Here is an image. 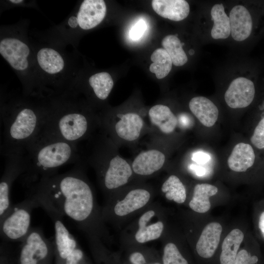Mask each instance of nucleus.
<instances>
[{
    "label": "nucleus",
    "instance_id": "nucleus-35",
    "mask_svg": "<svg viewBox=\"0 0 264 264\" xmlns=\"http://www.w3.org/2000/svg\"><path fill=\"white\" fill-rule=\"evenodd\" d=\"M210 156L202 152L195 153L192 156V159L198 164H203L208 162L210 159Z\"/></svg>",
    "mask_w": 264,
    "mask_h": 264
},
{
    "label": "nucleus",
    "instance_id": "nucleus-4",
    "mask_svg": "<svg viewBox=\"0 0 264 264\" xmlns=\"http://www.w3.org/2000/svg\"><path fill=\"white\" fill-rule=\"evenodd\" d=\"M75 96L63 94L45 103V112L39 133L77 144L88 135L93 119Z\"/></svg>",
    "mask_w": 264,
    "mask_h": 264
},
{
    "label": "nucleus",
    "instance_id": "nucleus-22",
    "mask_svg": "<svg viewBox=\"0 0 264 264\" xmlns=\"http://www.w3.org/2000/svg\"><path fill=\"white\" fill-rule=\"evenodd\" d=\"M149 116L151 123L165 134L173 132L177 123V118L170 109L164 105L158 104L151 108Z\"/></svg>",
    "mask_w": 264,
    "mask_h": 264
},
{
    "label": "nucleus",
    "instance_id": "nucleus-40",
    "mask_svg": "<svg viewBox=\"0 0 264 264\" xmlns=\"http://www.w3.org/2000/svg\"><path fill=\"white\" fill-rule=\"evenodd\" d=\"M149 264H161L158 262H154V263H151Z\"/></svg>",
    "mask_w": 264,
    "mask_h": 264
},
{
    "label": "nucleus",
    "instance_id": "nucleus-17",
    "mask_svg": "<svg viewBox=\"0 0 264 264\" xmlns=\"http://www.w3.org/2000/svg\"><path fill=\"white\" fill-rule=\"evenodd\" d=\"M222 227L216 222L208 224L202 230L196 244L198 254L201 257L210 258L214 254L219 245Z\"/></svg>",
    "mask_w": 264,
    "mask_h": 264
},
{
    "label": "nucleus",
    "instance_id": "nucleus-26",
    "mask_svg": "<svg viewBox=\"0 0 264 264\" xmlns=\"http://www.w3.org/2000/svg\"><path fill=\"white\" fill-rule=\"evenodd\" d=\"M88 84L95 96L99 100H105L110 93L113 81L111 75L107 72L96 73L88 79Z\"/></svg>",
    "mask_w": 264,
    "mask_h": 264
},
{
    "label": "nucleus",
    "instance_id": "nucleus-1",
    "mask_svg": "<svg viewBox=\"0 0 264 264\" xmlns=\"http://www.w3.org/2000/svg\"><path fill=\"white\" fill-rule=\"evenodd\" d=\"M81 161L69 171L43 178L31 186L28 196L34 198L47 213L67 217L85 232L102 241L108 233L92 189Z\"/></svg>",
    "mask_w": 264,
    "mask_h": 264
},
{
    "label": "nucleus",
    "instance_id": "nucleus-2",
    "mask_svg": "<svg viewBox=\"0 0 264 264\" xmlns=\"http://www.w3.org/2000/svg\"><path fill=\"white\" fill-rule=\"evenodd\" d=\"M24 171L19 177L30 188L43 178L57 175L62 166L80 161L77 144L39 133L23 151Z\"/></svg>",
    "mask_w": 264,
    "mask_h": 264
},
{
    "label": "nucleus",
    "instance_id": "nucleus-8",
    "mask_svg": "<svg viewBox=\"0 0 264 264\" xmlns=\"http://www.w3.org/2000/svg\"><path fill=\"white\" fill-rule=\"evenodd\" d=\"M97 169L100 182L106 192L111 193L127 184L132 175V169L124 159L118 155L101 162L99 160Z\"/></svg>",
    "mask_w": 264,
    "mask_h": 264
},
{
    "label": "nucleus",
    "instance_id": "nucleus-5",
    "mask_svg": "<svg viewBox=\"0 0 264 264\" xmlns=\"http://www.w3.org/2000/svg\"><path fill=\"white\" fill-rule=\"evenodd\" d=\"M39 205L31 196L23 201L13 204L0 220V237L2 241L21 242L29 233L31 227L32 210Z\"/></svg>",
    "mask_w": 264,
    "mask_h": 264
},
{
    "label": "nucleus",
    "instance_id": "nucleus-9",
    "mask_svg": "<svg viewBox=\"0 0 264 264\" xmlns=\"http://www.w3.org/2000/svg\"><path fill=\"white\" fill-rule=\"evenodd\" d=\"M5 167L0 181V220L13 204L11 201V189L14 182L23 173L24 163L23 151L3 155Z\"/></svg>",
    "mask_w": 264,
    "mask_h": 264
},
{
    "label": "nucleus",
    "instance_id": "nucleus-32",
    "mask_svg": "<svg viewBox=\"0 0 264 264\" xmlns=\"http://www.w3.org/2000/svg\"><path fill=\"white\" fill-rule=\"evenodd\" d=\"M147 28V25L145 21L140 19L131 28L129 32V37L132 41H138L144 34Z\"/></svg>",
    "mask_w": 264,
    "mask_h": 264
},
{
    "label": "nucleus",
    "instance_id": "nucleus-36",
    "mask_svg": "<svg viewBox=\"0 0 264 264\" xmlns=\"http://www.w3.org/2000/svg\"><path fill=\"white\" fill-rule=\"evenodd\" d=\"M132 264H145L146 261L143 254L139 252L132 253L129 257Z\"/></svg>",
    "mask_w": 264,
    "mask_h": 264
},
{
    "label": "nucleus",
    "instance_id": "nucleus-24",
    "mask_svg": "<svg viewBox=\"0 0 264 264\" xmlns=\"http://www.w3.org/2000/svg\"><path fill=\"white\" fill-rule=\"evenodd\" d=\"M243 238V233L241 230L234 229L230 231L222 244L220 258V264H234Z\"/></svg>",
    "mask_w": 264,
    "mask_h": 264
},
{
    "label": "nucleus",
    "instance_id": "nucleus-3",
    "mask_svg": "<svg viewBox=\"0 0 264 264\" xmlns=\"http://www.w3.org/2000/svg\"><path fill=\"white\" fill-rule=\"evenodd\" d=\"M45 112V103H36L27 99L12 98L7 103H2V154L23 151L40 132Z\"/></svg>",
    "mask_w": 264,
    "mask_h": 264
},
{
    "label": "nucleus",
    "instance_id": "nucleus-20",
    "mask_svg": "<svg viewBox=\"0 0 264 264\" xmlns=\"http://www.w3.org/2000/svg\"><path fill=\"white\" fill-rule=\"evenodd\" d=\"M189 107L191 112L205 127H212L218 120V108L210 100L205 97L193 98L189 102Z\"/></svg>",
    "mask_w": 264,
    "mask_h": 264
},
{
    "label": "nucleus",
    "instance_id": "nucleus-28",
    "mask_svg": "<svg viewBox=\"0 0 264 264\" xmlns=\"http://www.w3.org/2000/svg\"><path fill=\"white\" fill-rule=\"evenodd\" d=\"M162 45L170 56L173 65L179 66L187 63V56L177 37L174 35L166 36L162 40Z\"/></svg>",
    "mask_w": 264,
    "mask_h": 264
},
{
    "label": "nucleus",
    "instance_id": "nucleus-39",
    "mask_svg": "<svg viewBox=\"0 0 264 264\" xmlns=\"http://www.w3.org/2000/svg\"><path fill=\"white\" fill-rule=\"evenodd\" d=\"M9 1L12 3L18 4L22 3L24 1L22 0H9Z\"/></svg>",
    "mask_w": 264,
    "mask_h": 264
},
{
    "label": "nucleus",
    "instance_id": "nucleus-27",
    "mask_svg": "<svg viewBox=\"0 0 264 264\" xmlns=\"http://www.w3.org/2000/svg\"><path fill=\"white\" fill-rule=\"evenodd\" d=\"M153 63L150 66V71L155 74L158 79L167 76L172 67V61L170 56L164 48L155 49L151 56Z\"/></svg>",
    "mask_w": 264,
    "mask_h": 264
},
{
    "label": "nucleus",
    "instance_id": "nucleus-6",
    "mask_svg": "<svg viewBox=\"0 0 264 264\" xmlns=\"http://www.w3.org/2000/svg\"><path fill=\"white\" fill-rule=\"evenodd\" d=\"M151 194L143 188H135L129 191L119 199L115 197L108 198L102 209V217L105 222H114L142 209L148 204Z\"/></svg>",
    "mask_w": 264,
    "mask_h": 264
},
{
    "label": "nucleus",
    "instance_id": "nucleus-15",
    "mask_svg": "<svg viewBox=\"0 0 264 264\" xmlns=\"http://www.w3.org/2000/svg\"><path fill=\"white\" fill-rule=\"evenodd\" d=\"M165 156L160 151L152 149L143 151L133 160V172L140 176H149L159 170L163 166Z\"/></svg>",
    "mask_w": 264,
    "mask_h": 264
},
{
    "label": "nucleus",
    "instance_id": "nucleus-18",
    "mask_svg": "<svg viewBox=\"0 0 264 264\" xmlns=\"http://www.w3.org/2000/svg\"><path fill=\"white\" fill-rule=\"evenodd\" d=\"M152 6L161 17L173 21H180L188 16L190 6L184 0H153Z\"/></svg>",
    "mask_w": 264,
    "mask_h": 264
},
{
    "label": "nucleus",
    "instance_id": "nucleus-7",
    "mask_svg": "<svg viewBox=\"0 0 264 264\" xmlns=\"http://www.w3.org/2000/svg\"><path fill=\"white\" fill-rule=\"evenodd\" d=\"M19 255L20 264H40L48 258L54 240L48 239L39 227H31L21 242Z\"/></svg>",
    "mask_w": 264,
    "mask_h": 264
},
{
    "label": "nucleus",
    "instance_id": "nucleus-13",
    "mask_svg": "<svg viewBox=\"0 0 264 264\" xmlns=\"http://www.w3.org/2000/svg\"><path fill=\"white\" fill-rule=\"evenodd\" d=\"M255 93L253 82L245 77L233 80L224 94L227 105L233 109L243 108L253 101Z\"/></svg>",
    "mask_w": 264,
    "mask_h": 264
},
{
    "label": "nucleus",
    "instance_id": "nucleus-37",
    "mask_svg": "<svg viewBox=\"0 0 264 264\" xmlns=\"http://www.w3.org/2000/svg\"><path fill=\"white\" fill-rule=\"evenodd\" d=\"M190 168L198 176H202L206 173L205 168L201 166L192 164Z\"/></svg>",
    "mask_w": 264,
    "mask_h": 264
},
{
    "label": "nucleus",
    "instance_id": "nucleus-19",
    "mask_svg": "<svg viewBox=\"0 0 264 264\" xmlns=\"http://www.w3.org/2000/svg\"><path fill=\"white\" fill-rule=\"evenodd\" d=\"M120 119L114 125L117 136L128 141L136 140L139 137L144 125L142 118L134 112L120 114Z\"/></svg>",
    "mask_w": 264,
    "mask_h": 264
},
{
    "label": "nucleus",
    "instance_id": "nucleus-31",
    "mask_svg": "<svg viewBox=\"0 0 264 264\" xmlns=\"http://www.w3.org/2000/svg\"><path fill=\"white\" fill-rule=\"evenodd\" d=\"M250 140L257 148L264 149V116L255 128Z\"/></svg>",
    "mask_w": 264,
    "mask_h": 264
},
{
    "label": "nucleus",
    "instance_id": "nucleus-29",
    "mask_svg": "<svg viewBox=\"0 0 264 264\" xmlns=\"http://www.w3.org/2000/svg\"><path fill=\"white\" fill-rule=\"evenodd\" d=\"M162 192L167 199L177 203H183L186 199L185 188L179 178L175 175H171L164 181L161 187Z\"/></svg>",
    "mask_w": 264,
    "mask_h": 264
},
{
    "label": "nucleus",
    "instance_id": "nucleus-16",
    "mask_svg": "<svg viewBox=\"0 0 264 264\" xmlns=\"http://www.w3.org/2000/svg\"><path fill=\"white\" fill-rule=\"evenodd\" d=\"M36 58L39 67L48 75L56 76L65 70V58L53 48L45 46L40 48L36 53Z\"/></svg>",
    "mask_w": 264,
    "mask_h": 264
},
{
    "label": "nucleus",
    "instance_id": "nucleus-10",
    "mask_svg": "<svg viewBox=\"0 0 264 264\" xmlns=\"http://www.w3.org/2000/svg\"><path fill=\"white\" fill-rule=\"evenodd\" d=\"M0 54L16 71L25 75L30 69V49L22 38L6 36L0 41Z\"/></svg>",
    "mask_w": 264,
    "mask_h": 264
},
{
    "label": "nucleus",
    "instance_id": "nucleus-25",
    "mask_svg": "<svg viewBox=\"0 0 264 264\" xmlns=\"http://www.w3.org/2000/svg\"><path fill=\"white\" fill-rule=\"evenodd\" d=\"M211 15L214 21L211 31L212 37L214 39L228 38L231 33L230 22L222 4H215L211 9Z\"/></svg>",
    "mask_w": 264,
    "mask_h": 264
},
{
    "label": "nucleus",
    "instance_id": "nucleus-21",
    "mask_svg": "<svg viewBox=\"0 0 264 264\" xmlns=\"http://www.w3.org/2000/svg\"><path fill=\"white\" fill-rule=\"evenodd\" d=\"M255 159V155L252 146L247 143H239L233 148L227 163L232 170L242 172L253 165Z\"/></svg>",
    "mask_w": 264,
    "mask_h": 264
},
{
    "label": "nucleus",
    "instance_id": "nucleus-30",
    "mask_svg": "<svg viewBox=\"0 0 264 264\" xmlns=\"http://www.w3.org/2000/svg\"><path fill=\"white\" fill-rule=\"evenodd\" d=\"M162 261L163 264H188L177 246L172 242H167L164 246Z\"/></svg>",
    "mask_w": 264,
    "mask_h": 264
},
{
    "label": "nucleus",
    "instance_id": "nucleus-23",
    "mask_svg": "<svg viewBox=\"0 0 264 264\" xmlns=\"http://www.w3.org/2000/svg\"><path fill=\"white\" fill-rule=\"evenodd\" d=\"M218 191L217 187L211 184H197L194 187L193 197L189 203L190 208L199 213L207 212L211 207L209 198L216 195Z\"/></svg>",
    "mask_w": 264,
    "mask_h": 264
},
{
    "label": "nucleus",
    "instance_id": "nucleus-33",
    "mask_svg": "<svg viewBox=\"0 0 264 264\" xmlns=\"http://www.w3.org/2000/svg\"><path fill=\"white\" fill-rule=\"evenodd\" d=\"M258 261L256 256H251L246 250L242 249L238 253L234 264H255Z\"/></svg>",
    "mask_w": 264,
    "mask_h": 264
},
{
    "label": "nucleus",
    "instance_id": "nucleus-38",
    "mask_svg": "<svg viewBox=\"0 0 264 264\" xmlns=\"http://www.w3.org/2000/svg\"><path fill=\"white\" fill-rule=\"evenodd\" d=\"M259 227L264 237V211L261 214L260 217Z\"/></svg>",
    "mask_w": 264,
    "mask_h": 264
},
{
    "label": "nucleus",
    "instance_id": "nucleus-11",
    "mask_svg": "<svg viewBox=\"0 0 264 264\" xmlns=\"http://www.w3.org/2000/svg\"><path fill=\"white\" fill-rule=\"evenodd\" d=\"M107 6L103 0H85L77 11L67 20L69 29L88 30L98 25L104 19Z\"/></svg>",
    "mask_w": 264,
    "mask_h": 264
},
{
    "label": "nucleus",
    "instance_id": "nucleus-14",
    "mask_svg": "<svg viewBox=\"0 0 264 264\" xmlns=\"http://www.w3.org/2000/svg\"><path fill=\"white\" fill-rule=\"evenodd\" d=\"M231 34L234 40L242 41L248 38L252 31L253 20L249 11L243 5L235 6L229 14Z\"/></svg>",
    "mask_w": 264,
    "mask_h": 264
},
{
    "label": "nucleus",
    "instance_id": "nucleus-12",
    "mask_svg": "<svg viewBox=\"0 0 264 264\" xmlns=\"http://www.w3.org/2000/svg\"><path fill=\"white\" fill-rule=\"evenodd\" d=\"M159 210L155 208H148L137 220V228L134 240L144 243L160 238L164 229V222L160 220Z\"/></svg>",
    "mask_w": 264,
    "mask_h": 264
},
{
    "label": "nucleus",
    "instance_id": "nucleus-34",
    "mask_svg": "<svg viewBox=\"0 0 264 264\" xmlns=\"http://www.w3.org/2000/svg\"><path fill=\"white\" fill-rule=\"evenodd\" d=\"M84 258V253L78 246L66 259L64 264H80Z\"/></svg>",
    "mask_w": 264,
    "mask_h": 264
}]
</instances>
